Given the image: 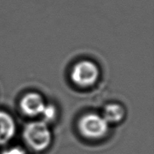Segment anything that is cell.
<instances>
[{"mask_svg": "<svg viewBox=\"0 0 154 154\" xmlns=\"http://www.w3.org/2000/svg\"><path fill=\"white\" fill-rule=\"evenodd\" d=\"M23 137L27 144L37 151L45 150L51 142V131L44 121L27 125L24 129Z\"/></svg>", "mask_w": 154, "mask_h": 154, "instance_id": "6da1fadb", "label": "cell"}, {"mask_svg": "<svg viewBox=\"0 0 154 154\" xmlns=\"http://www.w3.org/2000/svg\"><path fill=\"white\" fill-rule=\"evenodd\" d=\"M78 127L81 133L84 137L96 139L105 136L108 133L109 123L102 116L88 114L80 120Z\"/></svg>", "mask_w": 154, "mask_h": 154, "instance_id": "7a4b0ae2", "label": "cell"}, {"mask_svg": "<svg viewBox=\"0 0 154 154\" xmlns=\"http://www.w3.org/2000/svg\"><path fill=\"white\" fill-rule=\"evenodd\" d=\"M99 76V70L94 63L83 60L77 63L71 73L72 81L79 87H87L93 85Z\"/></svg>", "mask_w": 154, "mask_h": 154, "instance_id": "3957f363", "label": "cell"}, {"mask_svg": "<svg viewBox=\"0 0 154 154\" xmlns=\"http://www.w3.org/2000/svg\"><path fill=\"white\" fill-rule=\"evenodd\" d=\"M44 99L37 93H29L23 97L20 107L23 112L29 117L42 115L45 108Z\"/></svg>", "mask_w": 154, "mask_h": 154, "instance_id": "277c9868", "label": "cell"}, {"mask_svg": "<svg viewBox=\"0 0 154 154\" xmlns=\"http://www.w3.org/2000/svg\"><path fill=\"white\" fill-rule=\"evenodd\" d=\"M16 130L11 116L0 111V145L5 144L14 137Z\"/></svg>", "mask_w": 154, "mask_h": 154, "instance_id": "5b68a950", "label": "cell"}, {"mask_svg": "<svg viewBox=\"0 0 154 154\" xmlns=\"http://www.w3.org/2000/svg\"><path fill=\"white\" fill-rule=\"evenodd\" d=\"M125 115V110L119 104H109L104 108L103 116L108 123H117L121 121Z\"/></svg>", "mask_w": 154, "mask_h": 154, "instance_id": "8992f818", "label": "cell"}, {"mask_svg": "<svg viewBox=\"0 0 154 154\" xmlns=\"http://www.w3.org/2000/svg\"><path fill=\"white\" fill-rule=\"evenodd\" d=\"M56 114H57V111L55 107L52 105H46L42 114L44 117V122L47 123V122L53 120L55 118Z\"/></svg>", "mask_w": 154, "mask_h": 154, "instance_id": "52a82bcc", "label": "cell"}, {"mask_svg": "<svg viewBox=\"0 0 154 154\" xmlns=\"http://www.w3.org/2000/svg\"><path fill=\"white\" fill-rule=\"evenodd\" d=\"M2 154H25L23 150L20 148H13L11 150H9L8 151H5Z\"/></svg>", "mask_w": 154, "mask_h": 154, "instance_id": "ba28073f", "label": "cell"}]
</instances>
